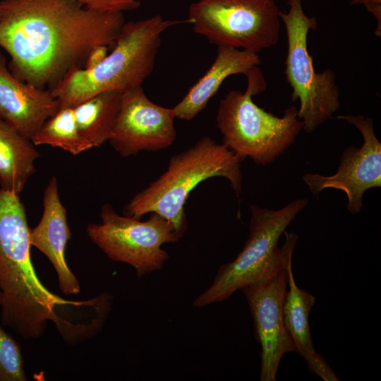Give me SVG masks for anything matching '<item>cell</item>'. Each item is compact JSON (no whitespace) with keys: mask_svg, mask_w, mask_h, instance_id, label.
<instances>
[{"mask_svg":"<svg viewBox=\"0 0 381 381\" xmlns=\"http://www.w3.org/2000/svg\"><path fill=\"white\" fill-rule=\"evenodd\" d=\"M125 23L122 12L90 9L77 0L0 1V47L20 80L52 90L90 51L114 45Z\"/></svg>","mask_w":381,"mask_h":381,"instance_id":"cell-1","label":"cell"},{"mask_svg":"<svg viewBox=\"0 0 381 381\" xmlns=\"http://www.w3.org/2000/svg\"><path fill=\"white\" fill-rule=\"evenodd\" d=\"M30 228L19 194L0 189L1 320L25 339H36L49 320L63 330L65 309L83 301H70L50 291L33 267Z\"/></svg>","mask_w":381,"mask_h":381,"instance_id":"cell-2","label":"cell"},{"mask_svg":"<svg viewBox=\"0 0 381 381\" xmlns=\"http://www.w3.org/2000/svg\"><path fill=\"white\" fill-rule=\"evenodd\" d=\"M242 161L224 145L208 136L173 155L167 170L125 205L123 213L140 219L156 212L174 227L181 238L187 229L185 204L190 192L213 177L227 179L238 197L242 192Z\"/></svg>","mask_w":381,"mask_h":381,"instance_id":"cell-3","label":"cell"},{"mask_svg":"<svg viewBox=\"0 0 381 381\" xmlns=\"http://www.w3.org/2000/svg\"><path fill=\"white\" fill-rule=\"evenodd\" d=\"M187 20H166L161 15L124 23L111 52L90 70L73 68L51 90L59 108L75 107L104 91L125 92L142 86L154 69L161 35Z\"/></svg>","mask_w":381,"mask_h":381,"instance_id":"cell-4","label":"cell"},{"mask_svg":"<svg viewBox=\"0 0 381 381\" xmlns=\"http://www.w3.org/2000/svg\"><path fill=\"white\" fill-rule=\"evenodd\" d=\"M245 75L246 90H230L219 101L217 127L222 135V144L241 161L249 157L255 163L265 166L286 152L295 142L303 125L295 106L285 109L279 117L253 101L252 97L267 87L258 66Z\"/></svg>","mask_w":381,"mask_h":381,"instance_id":"cell-5","label":"cell"},{"mask_svg":"<svg viewBox=\"0 0 381 381\" xmlns=\"http://www.w3.org/2000/svg\"><path fill=\"white\" fill-rule=\"evenodd\" d=\"M308 202L296 199L278 210L250 206V232L243 249L234 260L220 267L193 306L202 308L226 300L291 260L298 236L286 229Z\"/></svg>","mask_w":381,"mask_h":381,"instance_id":"cell-6","label":"cell"},{"mask_svg":"<svg viewBox=\"0 0 381 381\" xmlns=\"http://www.w3.org/2000/svg\"><path fill=\"white\" fill-rule=\"evenodd\" d=\"M287 4L289 11L279 12L287 39L285 74L292 100L299 101L298 116L303 129L312 133L339 109V88L332 70L315 71L308 49V34L317 28L316 18L304 13L301 0H289Z\"/></svg>","mask_w":381,"mask_h":381,"instance_id":"cell-7","label":"cell"},{"mask_svg":"<svg viewBox=\"0 0 381 381\" xmlns=\"http://www.w3.org/2000/svg\"><path fill=\"white\" fill-rule=\"evenodd\" d=\"M279 12L276 0H198L188 19L211 44L258 54L278 42Z\"/></svg>","mask_w":381,"mask_h":381,"instance_id":"cell-8","label":"cell"},{"mask_svg":"<svg viewBox=\"0 0 381 381\" xmlns=\"http://www.w3.org/2000/svg\"><path fill=\"white\" fill-rule=\"evenodd\" d=\"M150 214L146 221H140L120 215L105 203L100 211L102 222L88 224L87 234L109 259L129 265L142 277L161 270L169 258L162 246L180 238L164 218Z\"/></svg>","mask_w":381,"mask_h":381,"instance_id":"cell-9","label":"cell"},{"mask_svg":"<svg viewBox=\"0 0 381 381\" xmlns=\"http://www.w3.org/2000/svg\"><path fill=\"white\" fill-rule=\"evenodd\" d=\"M281 266L258 282L241 289L246 298L256 339L261 346V381H275L279 365L295 346L284 323L283 306L287 287V265Z\"/></svg>","mask_w":381,"mask_h":381,"instance_id":"cell-10","label":"cell"},{"mask_svg":"<svg viewBox=\"0 0 381 381\" xmlns=\"http://www.w3.org/2000/svg\"><path fill=\"white\" fill-rule=\"evenodd\" d=\"M337 119L345 120L360 131L363 138L362 146L346 148L341 157L337 171L333 175L306 174L303 180L314 195L326 188L344 191L348 199L347 209L355 214L362 208L364 193L381 186V143L370 118L342 115Z\"/></svg>","mask_w":381,"mask_h":381,"instance_id":"cell-11","label":"cell"},{"mask_svg":"<svg viewBox=\"0 0 381 381\" xmlns=\"http://www.w3.org/2000/svg\"><path fill=\"white\" fill-rule=\"evenodd\" d=\"M175 119L173 108L152 102L142 86L130 89L122 92L109 142L123 157L164 150L175 141Z\"/></svg>","mask_w":381,"mask_h":381,"instance_id":"cell-12","label":"cell"},{"mask_svg":"<svg viewBox=\"0 0 381 381\" xmlns=\"http://www.w3.org/2000/svg\"><path fill=\"white\" fill-rule=\"evenodd\" d=\"M59 109L58 101L47 89L38 88L16 76L0 52V118L30 139Z\"/></svg>","mask_w":381,"mask_h":381,"instance_id":"cell-13","label":"cell"},{"mask_svg":"<svg viewBox=\"0 0 381 381\" xmlns=\"http://www.w3.org/2000/svg\"><path fill=\"white\" fill-rule=\"evenodd\" d=\"M43 212L38 224L30 229L31 246L37 248L51 262L58 277L61 291L66 295L78 294L79 281L68 266L66 248L71 232L67 213L59 193L56 177L48 183L43 194Z\"/></svg>","mask_w":381,"mask_h":381,"instance_id":"cell-14","label":"cell"},{"mask_svg":"<svg viewBox=\"0 0 381 381\" xmlns=\"http://www.w3.org/2000/svg\"><path fill=\"white\" fill-rule=\"evenodd\" d=\"M216 58L206 73L173 108L175 117L190 121L200 113L228 77L246 74L260 63L258 54L228 47H217Z\"/></svg>","mask_w":381,"mask_h":381,"instance_id":"cell-15","label":"cell"},{"mask_svg":"<svg viewBox=\"0 0 381 381\" xmlns=\"http://www.w3.org/2000/svg\"><path fill=\"white\" fill-rule=\"evenodd\" d=\"M286 270L289 290L286 291L284 300V323L295 351L306 360L310 373L324 381H338L334 370L314 349L308 317L315 298L297 286L292 271V261L289 262Z\"/></svg>","mask_w":381,"mask_h":381,"instance_id":"cell-16","label":"cell"},{"mask_svg":"<svg viewBox=\"0 0 381 381\" xmlns=\"http://www.w3.org/2000/svg\"><path fill=\"white\" fill-rule=\"evenodd\" d=\"M39 157L32 140L0 118V189L20 194Z\"/></svg>","mask_w":381,"mask_h":381,"instance_id":"cell-17","label":"cell"},{"mask_svg":"<svg viewBox=\"0 0 381 381\" xmlns=\"http://www.w3.org/2000/svg\"><path fill=\"white\" fill-rule=\"evenodd\" d=\"M122 92H99L73 107L81 135L97 147L109 141L120 107Z\"/></svg>","mask_w":381,"mask_h":381,"instance_id":"cell-18","label":"cell"},{"mask_svg":"<svg viewBox=\"0 0 381 381\" xmlns=\"http://www.w3.org/2000/svg\"><path fill=\"white\" fill-rule=\"evenodd\" d=\"M31 140L35 146L47 145L59 147L73 155L92 148L79 131L73 107L59 108L44 123Z\"/></svg>","mask_w":381,"mask_h":381,"instance_id":"cell-19","label":"cell"},{"mask_svg":"<svg viewBox=\"0 0 381 381\" xmlns=\"http://www.w3.org/2000/svg\"><path fill=\"white\" fill-rule=\"evenodd\" d=\"M27 380L20 344L0 325V381Z\"/></svg>","mask_w":381,"mask_h":381,"instance_id":"cell-20","label":"cell"},{"mask_svg":"<svg viewBox=\"0 0 381 381\" xmlns=\"http://www.w3.org/2000/svg\"><path fill=\"white\" fill-rule=\"evenodd\" d=\"M85 7L101 12H122L138 8L139 0H77Z\"/></svg>","mask_w":381,"mask_h":381,"instance_id":"cell-21","label":"cell"},{"mask_svg":"<svg viewBox=\"0 0 381 381\" xmlns=\"http://www.w3.org/2000/svg\"><path fill=\"white\" fill-rule=\"evenodd\" d=\"M351 6L363 5L376 20L375 35L381 37V0H349Z\"/></svg>","mask_w":381,"mask_h":381,"instance_id":"cell-22","label":"cell"},{"mask_svg":"<svg viewBox=\"0 0 381 381\" xmlns=\"http://www.w3.org/2000/svg\"><path fill=\"white\" fill-rule=\"evenodd\" d=\"M108 46L98 45L88 53L82 68L90 70L101 63L108 54Z\"/></svg>","mask_w":381,"mask_h":381,"instance_id":"cell-23","label":"cell"},{"mask_svg":"<svg viewBox=\"0 0 381 381\" xmlns=\"http://www.w3.org/2000/svg\"><path fill=\"white\" fill-rule=\"evenodd\" d=\"M1 291H0V303H1Z\"/></svg>","mask_w":381,"mask_h":381,"instance_id":"cell-24","label":"cell"}]
</instances>
